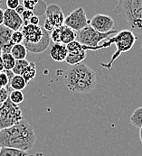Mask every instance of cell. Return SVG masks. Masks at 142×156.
I'll list each match as a JSON object with an SVG mask.
<instances>
[{"label": "cell", "mask_w": 142, "mask_h": 156, "mask_svg": "<svg viewBox=\"0 0 142 156\" xmlns=\"http://www.w3.org/2000/svg\"><path fill=\"white\" fill-rule=\"evenodd\" d=\"M3 70H5V67H4V62H3L2 56H0V72H2Z\"/></svg>", "instance_id": "36"}, {"label": "cell", "mask_w": 142, "mask_h": 156, "mask_svg": "<svg viewBox=\"0 0 142 156\" xmlns=\"http://www.w3.org/2000/svg\"><path fill=\"white\" fill-rule=\"evenodd\" d=\"M9 83H10V78L8 77L6 72L3 70L2 72H0V87L1 88L9 87Z\"/></svg>", "instance_id": "28"}, {"label": "cell", "mask_w": 142, "mask_h": 156, "mask_svg": "<svg viewBox=\"0 0 142 156\" xmlns=\"http://www.w3.org/2000/svg\"><path fill=\"white\" fill-rule=\"evenodd\" d=\"M31 156H44V154H43L42 153H37V154H33V155H31Z\"/></svg>", "instance_id": "38"}, {"label": "cell", "mask_w": 142, "mask_h": 156, "mask_svg": "<svg viewBox=\"0 0 142 156\" xmlns=\"http://www.w3.org/2000/svg\"><path fill=\"white\" fill-rule=\"evenodd\" d=\"M46 8H47L46 4L43 0H39L37 5L35 6V9L34 10V13H35V15H36V16H41V15H43L44 13H46Z\"/></svg>", "instance_id": "27"}, {"label": "cell", "mask_w": 142, "mask_h": 156, "mask_svg": "<svg viewBox=\"0 0 142 156\" xmlns=\"http://www.w3.org/2000/svg\"><path fill=\"white\" fill-rule=\"evenodd\" d=\"M137 39H138V36L134 34V32L129 29H124L118 32L116 34L112 35V37L106 39V41L104 40L103 43L100 44L102 46V49L111 47V44H115L116 51L112 54L109 62L100 63V66L107 69H111L113 66L114 62L122 53L128 52L133 48V46L137 42Z\"/></svg>", "instance_id": "3"}, {"label": "cell", "mask_w": 142, "mask_h": 156, "mask_svg": "<svg viewBox=\"0 0 142 156\" xmlns=\"http://www.w3.org/2000/svg\"><path fill=\"white\" fill-rule=\"evenodd\" d=\"M66 47H67V50H68L69 52H71V51H85L83 44H80L77 40L72 41L71 43L66 44Z\"/></svg>", "instance_id": "25"}, {"label": "cell", "mask_w": 142, "mask_h": 156, "mask_svg": "<svg viewBox=\"0 0 142 156\" xmlns=\"http://www.w3.org/2000/svg\"><path fill=\"white\" fill-rule=\"evenodd\" d=\"M2 105H3V103H0V108L2 107Z\"/></svg>", "instance_id": "40"}, {"label": "cell", "mask_w": 142, "mask_h": 156, "mask_svg": "<svg viewBox=\"0 0 142 156\" xmlns=\"http://www.w3.org/2000/svg\"><path fill=\"white\" fill-rule=\"evenodd\" d=\"M1 148H2V146H1V145H0V151H1Z\"/></svg>", "instance_id": "41"}, {"label": "cell", "mask_w": 142, "mask_h": 156, "mask_svg": "<svg viewBox=\"0 0 142 156\" xmlns=\"http://www.w3.org/2000/svg\"><path fill=\"white\" fill-rule=\"evenodd\" d=\"M86 58V51H71L68 52V55L65 59V62L69 65H76L82 61H84Z\"/></svg>", "instance_id": "15"}, {"label": "cell", "mask_w": 142, "mask_h": 156, "mask_svg": "<svg viewBox=\"0 0 142 156\" xmlns=\"http://www.w3.org/2000/svg\"><path fill=\"white\" fill-rule=\"evenodd\" d=\"M2 53H3V52H2V48H1V45H0V56L2 55Z\"/></svg>", "instance_id": "39"}, {"label": "cell", "mask_w": 142, "mask_h": 156, "mask_svg": "<svg viewBox=\"0 0 142 156\" xmlns=\"http://www.w3.org/2000/svg\"><path fill=\"white\" fill-rule=\"evenodd\" d=\"M36 136L32 126L24 119L10 127L1 129L0 145L2 147L16 148L29 151L35 143Z\"/></svg>", "instance_id": "1"}, {"label": "cell", "mask_w": 142, "mask_h": 156, "mask_svg": "<svg viewBox=\"0 0 142 156\" xmlns=\"http://www.w3.org/2000/svg\"><path fill=\"white\" fill-rule=\"evenodd\" d=\"M4 23V10L0 8V25H2Z\"/></svg>", "instance_id": "35"}, {"label": "cell", "mask_w": 142, "mask_h": 156, "mask_svg": "<svg viewBox=\"0 0 142 156\" xmlns=\"http://www.w3.org/2000/svg\"><path fill=\"white\" fill-rule=\"evenodd\" d=\"M9 99L16 105H19L24 101L23 90H12L9 94Z\"/></svg>", "instance_id": "22"}, {"label": "cell", "mask_w": 142, "mask_h": 156, "mask_svg": "<svg viewBox=\"0 0 142 156\" xmlns=\"http://www.w3.org/2000/svg\"><path fill=\"white\" fill-rule=\"evenodd\" d=\"M0 89H2V88H1V87H0Z\"/></svg>", "instance_id": "43"}, {"label": "cell", "mask_w": 142, "mask_h": 156, "mask_svg": "<svg viewBox=\"0 0 142 156\" xmlns=\"http://www.w3.org/2000/svg\"><path fill=\"white\" fill-rule=\"evenodd\" d=\"M90 23L87 18L85 10L82 7H78L71 12L64 20V25L73 29L75 32H79L86 27Z\"/></svg>", "instance_id": "8"}, {"label": "cell", "mask_w": 142, "mask_h": 156, "mask_svg": "<svg viewBox=\"0 0 142 156\" xmlns=\"http://www.w3.org/2000/svg\"><path fill=\"white\" fill-rule=\"evenodd\" d=\"M141 48H142V44H141Z\"/></svg>", "instance_id": "42"}, {"label": "cell", "mask_w": 142, "mask_h": 156, "mask_svg": "<svg viewBox=\"0 0 142 156\" xmlns=\"http://www.w3.org/2000/svg\"><path fill=\"white\" fill-rule=\"evenodd\" d=\"M89 24L93 27L95 30L100 33H109L114 30L115 22L112 17L103 15V14H97L90 20Z\"/></svg>", "instance_id": "9"}, {"label": "cell", "mask_w": 142, "mask_h": 156, "mask_svg": "<svg viewBox=\"0 0 142 156\" xmlns=\"http://www.w3.org/2000/svg\"><path fill=\"white\" fill-rule=\"evenodd\" d=\"M29 62L26 59H23V60H16V65L14 69H12L13 72L16 75H21L22 72L24 71V69L25 68L29 65Z\"/></svg>", "instance_id": "23"}, {"label": "cell", "mask_w": 142, "mask_h": 156, "mask_svg": "<svg viewBox=\"0 0 142 156\" xmlns=\"http://www.w3.org/2000/svg\"><path fill=\"white\" fill-rule=\"evenodd\" d=\"M12 90L13 89L10 88V86L0 89V103H4L9 98V94Z\"/></svg>", "instance_id": "29"}, {"label": "cell", "mask_w": 142, "mask_h": 156, "mask_svg": "<svg viewBox=\"0 0 142 156\" xmlns=\"http://www.w3.org/2000/svg\"><path fill=\"white\" fill-rule=\"evenodd\" d=\"M77 37V32L66 25L62 26L61 32V43L64 44H68L72 41H75Z\"/></svg>", "instance_id": "14"}, {"label": "cell", "mask_w": 142, "mask_h": 156, "mask_svg": "<svg viewBox=\"0 0 142 156\" xmlns=\"http://www.w3.org/2000/svg\"><path fill=\"white\" fill-rule=\"evenodd\" d=\"M2 59H3V62H4V67L5 69L6 70H12L15 65H16V59L14 58V56L10 53V52H7V53H2Z\"/></svg>", "instance_id": "21"}, {"label": "cell", "mask_w": 142, "mask_h": 156, "mask_svg": "<svg viewBox=\"0 0 142 156\" xmlns=\"http://www.w3.org/2000/svg\"><path fill=\"white\" fill-rule=\"evenodd\" d=\"M34 15H35L34 11L29 10V9H25V10H24V13L21 15L22 19H23V21H24V25L29 23V20H30V18H31Z\"/></svg>", "instance_id": "31"}, {"label": "cell", "mask_w": 142, "mask_h": 156, "mask_svg": "<svg viewBox=\"0 0 142 156\" xmlns=\"http://www.w3.org/2000/svg\"><path fill=\"white\" fill-rule=\"evenodd\" d=\"M130 123L133 126L140 128L142 126V107L136 108L130 115Z\"/></svg>", "instance_id": "20"}, {"label": "cell", "mask_w": 142, "mask_h": 156, "mask_svg": "<svg viewBox=\"0 0 142 156\" xmlns=\"http://www.w3.org/2000/svg\"><path fill=\"white\" fill-rule=\"evenodd\" d=\"M64 81L71 92L87 94L96 88L97 77L92 68L81 62L70 66L64 73Z\"/></svg>", "instance_id": "2"}, {"label": "cell", "mask_w": 142, "mask_h": 156, "mask_svg": "<svg viewBox=\"0 0 142 156\" xmlns=\"http://www.w3.org/2000/svg\"><path fill=\"white\" fill-rule=\"evenodd\" d=\"M140 139L142 143V126L140 128Z\"/></svg>", "instance_id": "37"}, {"label": "cell", "mask_w": 142, "mask_h": 156, "mask_svg": "<svg viewBox=\"0 0 142 156\" xmlns=\"http://www.w3.org/2000/svg\"><path fill=\"white\" fill-rule=\"evenodd\" d=\"M0 3H1V0H0Z\"/></svg>", "instance_id": "45"}, {"label": "cell", "mask_w": 142, "mask_h": 156, "mask_svg": "<svg viewBox=\"0 0 142 156\" xmlns=\"http://www.w3.org/2000/svg\"><path fill=\"white\" fill-rule=\"evenodd\" d=\"M114 13L121 15L130 30L142 37V0H118Z\"/></svg>", "instance_id": "4"}, {"label": "cell", "mask_w": 142, "mask_h": 156, "mask_svg": "<svg viewBox=\"0 0 142 156\" xmlns=\"http://www.w3.org/2000/svg\"><path fill=\"white\" fill-rule=\"evenodd\" d=\"M23 119V113L18 105L14 104L9 98L3 103L0 108V129L16 125Z\"/></svg>", "instance_id": "7"}, {"label": "cell", "mask_w": 142, "mask_h": 156, "mask_svg": "<svg viewBox=\"0 0 142 156\" xmlns=\"http://www.w3.org/2000/svg\"><path fill=\"white\" fill-rule=\"evenodd\" d=\"M27 51H28L24 44H17L13 46L10 53L14 56L16 60H23L26 58Z\"/></svg>", "instance_id": "17"}, {"label": "cell", "mask_w": 142, "mask_h": 156, "mask_svg": "<svg viewBox=\"0 0 142 156\" xmlns=\"http://www.w3.org/2000/svg\"><path fill=\"white\" fill-rule=\"evenodd\" d=\"M118 32L115 29L109 33H100L95 30L90 24H88L86 27L77 32L76 40L82 44L93 47L94 48V51H98L100 49H102L101 44H100L101 42L116 34Z\"/></svg>", "instance_id": "6"}, {"label": "cell", "mask_w": 142, "mask_h": 156, "mask_svg": "<svg viewBox=\"0 0 142 156\" xmlns=\"http://www.w3.org/2000/svg\"><path fill=\"white\" fill-rule=\"evenodd\" d=\"M39 0H22L23 5L25 7V9H29L34 11L35 9V6L37 5Z\"/></svg>", "instance_id": "30"}, {"label": "cell", "mask_w": 142, "mask_h": 156, "mask_svg": "<svg viewBox=\"0 0 142 156\" xmlns=\"http://www.w3.org/2000/svg\"><path fill=\"white\" fill-rule=\"evenodd\" d=\"M12 42H13L14 44H23V42H24V34H23L22 30H17V31H14L13 32Z\"/></svg>", "instance_id": "26"}, {"label": "cell", "mask_w": 142, "mask_h": 156, "mask_svg": "<svg viewBox=\"0 0 142 156\" xmlns=\"http://www.w3.org/2000/svg\"><path fill=\"white\" fill-rule=\"evenodd\" d=\"M46 15V20H47L53 26V28L61 27L64 24L65 16L59 5L51 4L47 5Z\"/></svg>", "instance_id": "10"}, {"label": "cell", "mask_w": 142, "mask_h": 156, "mask_svg": "<svg viewBox=\"0 0 142 156\" xmlns=\"http://www.w3.org/2000/svg\"><path fill=\"white\" fill-rule=\"evenodd\" d=\"M22 32L24 34L23 44L30 52L41 53L50 44V33L40 25L25 24L22 28Z\"/></svg>", "instance_id": "5"}, {"label": "cell", "mask_w": 142, "mask_h": 156, "mask_svg": "<svg viewBox=\"0 0 142 156\" xmlns=\"http://www.w3.org/2000/svg\"><path fill=\"white\" fill-rule=\"evenodd\" d=\"M25 10V7H24L23 5H19L16 8V11L19 14V15H22L24 13V11Z\"/></svg>", "instance_id": "34"}, {"label": "cell", "mask_w": 142, "mask_h": 156, "mask_svg": "<svg viewBox=\"0 0 142 156\" xmlns=\"http://www.w3.org/2000/svg\"><path fill=\"white\" fill-rule=\"evenodd\" d=\"M0 132H1V129H0Z\"/></svg>", "instance_id": "44"}, {"label": "cell", "mask_w": 142, "mask_h": 156, "mask_svg": "<svg viewBox=\"0 0 142 156\" xmlns=\"http://www.w3.org/2000/svg\"><path fill=\"white\" fill-rule=\"evenodd\" d=\"M13 32H14L13 30H11L5 25L4 24L0 25V45L3 53L10 52L13 46L15 45L12 42Z\"/></svg>", "instance_id": "12"}, {"label": "cell", "mask_w": 142, "mask_h": 156, "mask_svg": "<svg viewBox=\"0 0 142 156\" xmlns=\"http://www.w3.org/2000/svg\"><path fill=\"white\" fill-rule=\"evenodd\" d=\"M61 32H62V26L54 28L50 33V37H51V40L53 41V44L61 43Z\"/></svg>", "instance_id": "24"}, {"label": "cell", "mask_w": 142, "mask_h": 156, "mask_svg": "<svg viewBox=\"0 0 142 156\" xmlns=\"http://www.w3.org/2000/svg\"><path fill=\"white\" fill-rule=\"evenodd\" d=\"M36 66L34 62H30L29 65L25 68L24 69V71L22 72V76L24 78V80L29 82L31 80H33L35 77H36Z\"/></svg>", "instance_id": "19"}, {"label": "cell", "mask_w": 142, "mask_h": 156, "mask_svg": "<svg viewBox=\"0 0 142 156\" xmlns=\"http://www.w3.org/2000/svg\"><path fill=\"white\" fill-rule=\"evenodd\" d=\"M27 81L24 80V78L22 75H16L11 79L9 86L13 90H23L27 86Z\"/></svg>", "instance_id": "16"}, {"label": "cell", "mask_w": 142, "mask_h": 156, "mask_svg": "<svg viewBox=\"0 0 142 156\" xmlns=\"http://www.w3.org/2000/svg\"><path fill=\"white\" fill-rule=\"evenodd\" d=\"M4 25L7 26L13 31L22 30L24 26V21L21 15H19L16 10L6 8L4 10Z\"/></svg>", "instance_id": "11"}, {"label": "cell", "mask_w": 142, "mask_h": 156, "mask_svg": "<svg viewBox=\"0 0 142 156\" xmlns=\"http://www.w3.org/2000/svg\"><path fill=\"white\" fill-rule=\"evenodd\" d=\"M29 23L34 24V25H39V17H38V16L34 15V16L30 18Z\"/></svg>", "instance_id": "33"}, {"label": "cell", "mask_w": 142, "mask_h": 156, "mask_svg": "<svg viewBox=\"0 0 142 156\" xmlns=\"http://www.w3.org/2000/svg\"><path fill=\"white\" fill-rule=\"evenodd\" d=\"M5 4H6V8L16 10V8L20 5V0H6Z\"/></svg>", "instance_id": "32"}, {"label": "cell", "mask_w": 142, "mask_h": 156, "mask_svg": "<svg viewBox=\"0 0 142 156\" xmlns=\"http://www.w3.org/2000/svg\"><path fill=\"white\" fill-rule=\"evenodd\" d=\"M68 50L66 44H64L62 43L53 44L50 50V57L57 62H64L67 55H68Z\"/></svg>", "instance_id": "13"}, {"label": "cell", "mask_w": 142, "mask_h": 156, "mask_svg": "<svg viewBox=\"0 0 142 156\" xmlns=\"http://www.w3.org/2000/svg\"><path fill=\"white\" fill-rule=\"evenodd\" d=\"M0 156H29L26 151L10 148V147H2L0 151Z\"/></svg>", "instance_id": "18"}]
</instances>
